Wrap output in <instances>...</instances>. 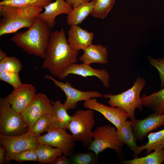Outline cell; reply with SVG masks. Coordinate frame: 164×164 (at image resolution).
Returning a JSON list of instances; mask_svg holds the SVG:
<instances>
[{"instance_id": "52a82bcc", "label": "cell", "mask_w": 164, "mask_h": 164, "mask_svg": "<svg viewBox=\"0 0 164 164\" xmlns=\"http://www.w3.org/2000/svg\"><path fill=\"white\" fill-rule=\"evenodd\" d=\"M66 130L52 126L48 130L47 134L36 138L39 143L58 148L61 150L62 154L70 156L74 152L76 141L73 135L68 134Z\"/></svg>"}, {"instance_id": "9a60e30c", "label": "cell", "mask_w": 164, "mask_h": 164, "mask_svg": "<svg viewBox=\"0 0 164 164\" xmlns=\"http://www.w3.org/2000/svg\"><path fill=\"white\" fill-rule=\"evenodd\" d=\"M131 123L136 139L141 141L148 133L164 124V114L154 112L143 119L131 121Z\"/></svg>"}, {"instance_id": "ba28073f", "label": "cell", "mask_w": 164, "mask_h": 164, "mask_svg": "<svg viewBox=\"0 0 164 164\" xmlns=\"http://www.w3.org/2000/svg\"><path fill=\"white\" fill-rule=\"evenodd\" d=\"M0 36L16 33L19 29L29 28L36 19H27L21 17L17 13L16 8L0 5Z\"/></svg>"}, {"instance_id": "1f68e13d", "label": "cell", "mask_w": 164, "mask_h": 164, "mask_svg": "<svg viewBox=\"0 0 164 164\" xmlns=\"http://www.w3.org/2000/svg\"><path fill=\"white\" fill-rule=\"evenodd\" d=\"M0 80L11 85L14 89L18 88L22 84L19 78V73L17 72L5 71L0 72Z\"/></svg>"}, {"instance_id": "7c38bea8", "label": "cell", "mask_w": 164, "mask_h": 164, "mask_svg": "<svg viewBox=\"0 0 164 164\" xmlns=\"http://www.w3.org/2000/svg\"><path fill=\"white\" fill-rule=\"evenodd\" d=\"M85 108L97 111L113 124L116 128L129 118L127 112L118 107L109 106L98 102L95 98L84 101L83 104Z\"/></svg>"}, {"instance_id": "6da1fadb", "label": "cell", "mask_w": 164, "mask_h": 164, "mask_svg": "<svg viewBox=\"0 0 164 164\" xmlns=\"http://www.w3.org/2000/svg\"><path fill=\"white\" fill-rule=\"evenodd\" d=\"M78 53L67 43L63 28L51 32L41 68L57 77L69 65L78 62Z\"/></svg>"}, {"instance_id": "7a4b0ae2", "label": "cell", "mask_w": 164, "mask_h": 164, "mask_svg": "<svg viewBox=\"0 0 164 164\" xmlns=\"http://www.w3.org/2000/svg\"><path fill=\"white\" fill-rule=\"evenodd\" d=\"M51 33L46 24L38 18L26 31L16 32L11 40L27 54L44 59Z\"/></svg>"}, {"instance_id": "603a6c76", "label": "cell", "mask_w": 164, "mask_h": 164, "mask_svg": "<svg viewBox=\"0 0 164 164\" xmlns=\"http://www.w3.org/2000/svg\"><path fill=\"white\" fill-rule=\"evenodd\" d=\"M95 0L80 4L73 8L67 16V23L69 26L81 23L92 11Z\"/></svg>"}, {"instance_id": "ac0fdd59", "label": "cell", "mask_w": 164, "mask_h": 164, "mask_svg": "<svg viewBox=\"0 0 164 164\" xmlns=\"http://www.w3.org/2000/svg\"><path fill=\"white\" fill-rule=\"evenodd\" d=\"M83 54L79 58L82 63L101 64L108 63V51L106 47L102 45L91 44L84 50Z\"/></svg>"}, {"instance_id": "484cf974", "label": "cell", "mask_w": 164, "mask_h": 164, "mask_svg": "<svg viewBox=\"0 0 164 164\" xmlns=\"http://www.w3.org/2000/svg\"><path fill=\"white\" fill-rule=\"evenodd\" d=\"M51 114H44L39 118L34 123L31 128L27 132L36 138L40 136L44 131L47 132L52 126Z\"/></svg>"}, {"instance_id": "7402d4cb", "label": "cell", "mask_w": 164, "mask_h": 164, "mask_svg": "<svg viewBox=\"0 0 164 164\" xmlns=\"http://www.w3.org/2000/svg\"><path fill=\"white\" fill-rule=\"evenodd\" d=\"M116 134L122 144L126 145L132 151L134 152L138 146L136 139L131 123V121L126 120L118 128Z\"/></svg>"}, {"instance_id": "4fadbf2b", "label": "cell", "mask_w": 164, "mask_h": 164, "mask_svg": "<svg viewBox=\"0 0 164 164\" xmlns=\"http://www.w3.org/2000/svg\"><path fill=\"white\" fill-rule=\"evenodd\" d=\"M70 74L78 75L84 77L95 76L102 81L105 87L108 88L109 85L110 76L108 72L104 69L94 68L89 64L83 63L71 64L56 77L58 79L63 80Z\"/></svg>"}, {"instance_id": "f1b7e54d", "label": "cell", "mask_w": 164, "mask_h": 164, "mask_svg": "<svg viewBox=\"0 0 164 164\" xmlns=\"http://www.w3.org/2000/svg\"><path fill=\"white\" fill-rule=\"evenodd\" d=\"M51 2L50 0H3L0 5L17 8L35 6L43 8Z\"/></svg>"}, {"instance_id": "d4e9b609", "label": "cell", "mask_w": 164, "mask_h": 164, "mask_svg": "<svg viewBox=\"0 0 164 164\" xmlns=\"http://www.w3.org/2000/svg\"><path fill=\"white\" fill-rule=\"evenodd\" d=\"M145 156L123 160L124 164H161L164 162V149L155 150Z\"/></svg>"}, {"instance_id": "4316f807", "label": "cell", "mask_w": 164, "mask_h": 164, "mask_svg": "<svg viewBox=\"0 0 164 164\" xmlns=\"http://www.w3.org/2000/svg\"><path fill=\"white\" fill-rule=\"evenodd\" d=\"M115 2V0H95L91 14L95 18L105 19L112 8Z\"/></svg>"}, {"instance_id": "30bf717a", "label": "cell", "mask_w": 164, "mask_h": 164, "mask_svg": "<svg viewBox=\"0 0 164 164\" xmlns=\"http://www.w3.org/2000/svg\"><path fill=\"white\" fill-rule=\"evenodd\" d=\"M45 77L53 81L56 86L65 93L66 99L63 104L67 111L76 108L77 103L80 101H85L92 98L103 97V95L97 91H84L76 89L73 87L67 80L65 83L59 81L50 75H45Z\"/></svg>"}, {"instance_id": "4dcf8cb0", "label": "cell", "mask_w": 164, "mask_h": 164, "mask_svg": "<svg viewBox=\"0 0 164 164\" xmlns=\"http://www.w3.org/2000/svg\"><path fill=\"white\" fill-rule=\"evenodd\" d=\"M12 160L20 163L26 161H38L36 148L29 149L17 153L10 158V162Z\"/></svg>"}, {"instance_id": "f546056e", "label": "cell", "mask_w": 164, "mask_h": 164, "mask_svg": "<svg viewBox=\"0 0 164 164\" xmlns=\"http://www.w3.org/2000/svg\"><path fill=\"white\" fill-rule=\"evenodd\" d=\"M22 68L21 61L15 56H6L0 61V72L12 71L19 73Z\"/></svg>"}, {"instance_id": "83f0119b", "label": "cell", "mask_w": 164, "mask_h": 164, "mask_svg": "<svg viewBox=\"0 0 164 164\" xmlns=\"http://www.w3.org/2000/svg\"><path fill=\"white\" fill-rule=\"evenodd\" d=\"M69 156L72 164H96L99 163L98 155L92 151L86 152H73Z\"/></svg>"}, {"instance_id": "2e32d148", "label": "cell", "mask_w": 164, "mask_h": 164, "mask_svg": "<svg viewBox=\"0 0 164 164\" xmlns=\"http://www.w3.org/2000/svg\"><path fill=\"white\" fill-rule=\"evenodd\" d=\"M44 11L38 16L43 20L51 29L56 24V18L59 15L68 14L73 9L65 0H56L51 2L44 8Z\"/></svg>"}, {"instance_id": "d590c367", "label": "cell", "mask_w": 164, "mask_h": 164, "mask_svg": "<svg viewBox=\"0 0 164 164\" xmlns=\"http://www.w3.org/2000/svg\"><path fill=\"white\" fill-rule=\"evenodd\" d=\"M6 153V147L2 145H0V164H2L5 162Z\"/></svg>"}, {"instance_id": "f35d334b", "label": "cell", "mask_w": 164, "mask_h": 164, "mask_svg": "<svg viewBox=\"0 0 164 164\" xmlns=\"http://www.w3.org/2000/svg\"><path fill=\"white\" fill-rule=\"evenodd\" d=\"M50 0V1H51V2H52V1H53V0Z\"/></svg>"}, {"instance_id": "cb8c5ba5", "label": "cell", "mask_w": 164, "mask_h": 164, "mask_svg": "<svg viewBox=\"0 0 164 164\" xmlns=\"http://www.w3.org/2000/svg\"><path fill=\"white\" fill-rule=\"evenodd\" d=\"M38 162L40 164L50 163L57 157L61 155L62 152L59 149L53 148L51 146L39 143L36 148Z\"/></svg>"}, {"instance_id": "3957f363", "label": "cell", "mask_w": 164, "mask_h": 164, "mask_svg": "<svg viewBox=\"0 0 164 164\" xmlns=\"http://www.w3.org/2000/svg\"><path fill=\"white\" fill-rule=\"evenodd\" d=\"M146 84L143 78L138 77L130 88L117 94H106L103 97L108 98V103L111 106L118 107L125 111L131 121L135 119V111L136 108L142 111L143 107L140 95Z\"/></svg>"}, {"instance_id": "9c48e42d", "label": "cell", "mask_w": 164, "mask_h": 164, "mask_svg": "<svg viewBox=\"0 0 164 164\" xmlns=\"http://www.w3.org/2000/svg\"><path fill=\"white\" fill-rule=\"evenodd\" d=\"M0 144L6 149L5 163L10 162V158L14 154L24 150L36 148L39 143L33 135L27 132L15 136H7L0 134Z\"/></svg>"}, {"instance_id": "e575fe53", "label": "cell", "mask_w": 164, "mask_h": 164, "mask_svg": "<svg viewBox=\"0 0 164 164\" xmlns=\"http://www.w3.org/2000/svg\"><path fill=\"white\" fill-rule=\"evenodd\" d=\"M73 8L79 5L89 2L91 0H65Z\"/></svg>"}, {"instance_id": "74e56055", "label": "cell", "mask_w": 164, "mask_h": 164, "mask_svg": "<svg viewBox=\"0 0 164 164\" xmlns=\"http://www.w3.org/2000/svg\"><path fill=\"white\" fill-rule=\"evenodd\" d=\"M162 59L164 60V56L162 58Z\"/></svg>"}, {"instance_id": "8d00e7d4", "label": "cell", "mask_w": 164, "mask_h": 164, "mask_svg": "<svg viewBox=\"0 0 164 164\" xmlns=\"http://www.w3.org/2000/svg\"><path fill=\"white\" fill-rule=\"evenodd\" d=\"M7 56L6 53L1 49H0V61L3 59Z\"/></svg>"}, {"instance_id": "ffe728a7", "label": "cell", "mask_w": 164, "mask_h": 164, "mask_svg": "<svg viewBox=\"0 0 164 164\" xmlns=\"http://www.w3.org/2000/svg\"><path fill=\"white\" fill-rule=\"evenodd\" d=\"M148 142L145 145H138L133 156L137 157L142 151L146 150L147 154L151 153L153 150L164 149V129L155 132H150L147 134Z\"/></svg>"}, {"instance_id": "ab89813d", "label": "cell", "mask_w": 164, "mask_h": 164, "mask_svg": "<svg viewBox=\"0 0 164 164\" xmlns=\"http://www.w3.org/2000/svg\"></svg>"}, {"instance_id": "277c9868", "label": "cell", "mask_w": 164, "mask_h": 164, "mask_svg": "<svg viewBox=\"0 0 164 164\" xmlns=\"http://www.w3.org/2000/svg\"><path fill=\"white\" fill-rule=\"evenodd\" d=\"M95 124L94 110H77L72 116L68 127L76 141L87 148L93 139L92 129Z\"/></svg>"}, {"instance_id": "44dd1931", "label": "cell", "mask_w": 164, "mask_h": 164, "mask_svg": "<svg viewBox=\"0 0 164 164\" xmlns=\"http://www.w3.org/2000/svg\"><path fill=\"white\" fill-rule=\"evenodd\" d=\"M141 100L143 107L150 108L157 114H164V87L150 95L143 94Z\"/></svg>"}, {"instance_id": "5bb4252c", "label": "cell", "mask_w": 164, "mask_h": 164, "mask_svg": "<svg viewBox=\"0 0 164 164\" xmlns=\"http://www.w3.org/2000/svg\"><path fill=\"white\" fill-rule=\"evenodd\" d=\"M36 94L35 86L31 84H22L5 98L14 110L21 114Z\"/></svg>"}, {"instance_id": "8fae6325", "label": "cell", "mask_w": 164, "mask_h": 164, "mask_svg": "<svg viewBox=\"0 0 164 164\" xmlns=\"http://www.w3.org/2000/svg\"><path fill=\"white\" fill-rule=\"evenodd\" d=\"M53 106L45 94H36L35 97L21 114L26 126L27 132L31 128L34 123L41 116L46 114H51Z\"/></svg>"}, {"instance_id": "e0dca14e", "label": "cell", "mask_w": 164, "mask_h": 164, "mask_svg": "<svg viewBox=\"0 0 164 164\" xmlns=\"http://www.w3.org/2000/svg\"><path fill=\"white\" fill-rule=\"evenodd\" d=\"M67 41L74 50L79 51L83 50L92 43L94 34L92 32H88L77 25H72L68 31Z\"/></svg>"}, {"instance_id": "d6a6232c", "label": "cell", "mask_w": 164, "mask_h": 164, "mask_svg": "<svg viewBox=\"0 0 164 164\" xmlns=\"http://www.w3.org/2000/svg\"><path fill=\"white\" fill-rule=\"evenodd\" d=\"M147 58L151 65L158 71L161 81V88H163L164 87V60L162 58L155 59L149 55L147 56Z\"/></svg>"}, {"instance_id": "8992f818", "label": "cell", "mask_w": 164, "mask_h": 164, "mask_svg": "<svg viewBox=\"0 0 164 164\" xmlns=\"http://www.w3.org/2000/svg\"><path fill=\"white\" fill-rule=\"evenodd\" d=\"M115 127L110 125L97 127L93 132V139L87 147L98 155L107 149H111L118 154L122 151V144L119 141L116 134Z\"/></svg>"}, {"instance_id": "5b68a950", "label": "cell", "mask_w": 164, "mask_h": 164, "mask_svg": "<svg viewBox=\"0 0 164 164\" xmlns=\"http://www.w3.org/2000/svg\"><path fill=\"white\" fill-rule=\"evenodd\" d=\"M27 129L21 114L14 110L5 97L0 99V134L15 136L24 134Z\"/></svg>"}, {"instance_id": "836d02e7", "label": "cell", "mask_w": 164, "mask_h": 164, "mask_svg": "<svg viewBox=\"0 0 164 164\" xmlns=\"http://www.w3.org/2000/svg\"><path fill=\"white\" fill-rule=\"evenodd\" d=\"M50 164H70V158L68 156L63 155L57 157Z\"/></svg>"}, {"instance_id": "d6986e66", "label": "cell", "mask_w": 164, "mask_h": 164, "mask_svg": "<svg viewBox=\"0 0 164 164\" xmlns=\"http://www.w3.org/2000/svg\"><path fill=\"white\" fill-rule=\"evenodd\" d=\"M50 102L53 106L52 127L67 130L72 116L68 114L63 104L61 103L60 100L55 101L50 100Z\"/></svg>"}]
</instances>
